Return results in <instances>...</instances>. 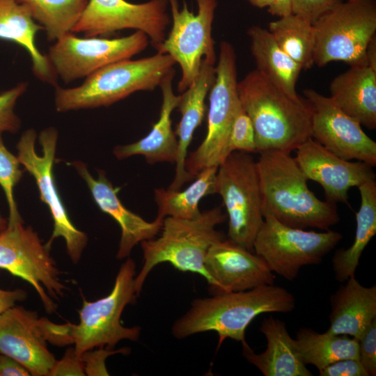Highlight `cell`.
<instances>
[{
  "label": "cell",
  "instance_id": "cell-31",
  "mask_svg": "<svg viewBox=\"0 0 376 376\" xmlns=\"http://www.w3.org/2000/svg\"><path fill=\"white\" fill-rule=\"evenodd\" d=\"M268 31L280 48L299 63L302 70L314 63L315 36L313 23L290 14L269 24Z\"/></svg>",
  "mask_w": 376,
  "mask_h": 376
},
{
  "label": "cell",
  "instance_id": "cell-39",
  "mask_svg": "<svg viewBox=\"0 0 376 376\" xmlns=\"http://www.w3.org/2000/svg\"><path fill=\"white\" fill-rule=\"evenodd\" d=\"M84 363L74 349L68 348L61 360L56 361L49 376L85 375Z\"/></svg>",
  "mask_w": 376,
  "mask_h": 376
},
{
  "label": "cell",
  "instance_id": "cell-14",
  "mask_svg": "<svg viewBox=\"0 0 376 376\" xmlns=\"http://www.w3.org/2000/svg\"><path fill=\"white\" fill-rule=\"evenodd\" d=\"M148 37L141 31L118 38H79L67 33L49 47L47 58L65 83L87 77L112 63L129 59L144 50Z\"/></svg>",
  "mask_w": 376,
  "mask_h": 376
},
{
  "label": "cell",
  "instance_id": "cell-4",
  "mask_svg": "<svg viewBox=\"0 0 376 376\" xmlns=\"http://www.w3.org/2000/svg\"><path fill=\"white\" fill-rule=\"evenodd\" d=\"M226 219V214L219 207L201 212L191 219L165 217L160 236L141 242L143 263L135 276L136 295L141 292L152 269L163 263L182 272L201 274L207 282L205 258L214 243L224 239V233L215 227Z\"/></svg>",
  "mask_w": 376,
  "mask_h": 376
},
{
  "label": "cell",
  "instance_id": "cell-25",
  "mask_svg": "<svg viewBox=\"0 0 376 376\" xmlns=\"http://www.w3.org/2000/svg\"><path fill=\"white\" fill-rule=\"evenodd\" d=\"M330 98L347 115L369 130L376 128V71L352 65L329 86Z\"/></svg>",
  "mask_w": 376,
  "mask_h": 376
},
{
  "label": "cell",
  "instance_id": "cell-8",
  "mask_svg": "<svg viewBox=\"0 0 376 376\" xmlns=\"http://www.w3.org/2000/svg\"><path fill=\"white\" fill-rule=\"evenodd\" d=\"M216 78L210 90L206 135L186 159L185 167L193 178L208 167H218L230 154L228 143L235 116L241 107L237 91L234 47L221 41Z\"/></svg>",
  "mask_w": 376,
  "mask_h": 376
},
{
  "label": "cell",
  "instance_id": "cell-29",
  "mask_svg": "<svg viewBox=\"0 0 376 376\" xmlns=\"http://www.w3.org/2000/svg\"><path fill=\"white\" fill-rule=\"evenodd\" d=\"M295 342L304 363L314 366L318 371L340 359H359L358 340L346 335L327 331L320 334L309 328H301Z\"/></svg>",
  "mask_w": 376,
  "mask_h": 376
},
{
  "label": "cell",
  "instance_id": "cell-36",
  "mask_svg": "<svg viewBox=\"0 0 376 376\" xmlns=\"http://www.w3.org/2000/svg\"><path fill=\"white\" fill-rule=\"evenodd\" d=\"M359 360L368 376L376 375V319L359 339Z\"/></svg>",
  "mask_w": 376,
  "mask_h": 376
},
{
  "label": "cell",
  "instance_id": "cell-44",
  "mask_svg": "<svg viewBox=\"0 0 376 376\" xmlns=\"http://www.w3.org/2000/svg\"><path fill=\"white\" fill-rule=\"evenodd\" d=\"M366 65L376 71V36L369 41L365 52Z\"/></svg>",
  "mask_w": 376,
  "mask_h": 376
},
{
  "label": "cell",
  "instance_id": "cell-6",
  "mask_svg": "<svg viewBox=\"0 0 376 376\" xmlns=\"http://www.w3.org/2000/svg\"><path fill=\"white\" fill-rule=\"evenodd\" d=\"M135 275V263L127 258L120 266L109 294L93 301L84 299L79 322L63 324L65 345L74 344L75 352L81 356L95 347L113 349L123 340L137 341L141 329L126 327L121 323L125 308L138 296Z\"/></svg>",
  "mask_w": 376,
  "mask_h": 376
},
{
  "label": "cell",
  "instance_id": "cell-9",
  "mask_svg": "<svg viewBox=\"0 0 376 376\" xmlns=\"http://www.w3.org/2000/svg\"><path fill=\"white\" fill-rule=\"evenodd\" d=\"M214 194L223 201L228 221V239L253 251L263 222L256 161L250 153L235 151L218 166Z\"/></svg>",
  "mask_w": 376,
  "mask_h": 376
},
{
  "label": "cell",
  "instance_id": "cell-10",
  "mask_svg": "<svg viewBox=\"0 0 376 376\" xmlns=\"http://www.w3.org/2000/svg\"><path fill=\"white\" fill-rule=\"evenodd\" d=\"M50 250L23 221L8 222L0 233V268L31 285L46 311L53 313L57 305L52 297H63L66 288Z\"/></svg>",
  "mask_w": 376,
  "mask_h": 376
},
{
  "label": "cell",
  "instance_id": "cell-47",
  "mask_svg": "<svg viewBox=\"0 0 376 376\" xmlns=\"http://www.w3.org/2000/svg\"><path fill=\"white\" fill-rule=\"evenodd\" d=\"M347 1H361V0H347Z\"/></svg>",
  "mask_w": 376,
  "mask_h": 376
},
{
  "label": "cell",
  "instance_id": "cell-19",
  "mask_svg": "<svg viewBox=\"0 0 376 376\" xmlns=\"http://www.w3.org/2000/svg\"><path fill=\"white\" fill-rule=\"evenodd\" d=\"M45 318L15 305L0 314V352L15 359L33 376H49L56 361L47 348Z\"/></svg>",
  "mask_w": 376,
  "mask_h": 376
},
{
  "label": "cell",
  "instance_id": "cell-42",
  "mask_svg": "<svg viewBox=\"0 0 376 376\" xmlns=\"http://www.w3.org/2000/svg\"><path fill=\"white\" fill-rule=\"evenodd\" d=\"M27 297V292L22 289L13 290L0 288V314L13 307L18 301H23Z\"/></svg>",
  "mask_w": 376,
  "mask_h": 376
},
{
  "label": "cell",
  "instance_id": "cell-38",
  "mask_svg": "<svg viewBox=\"0 0 376 376\" xmlns=\"http://www.w3.org/2000/svg\"><path fill=\"white\" fill-rule=\"evenodd\" d=\"M99 347L98 350H91L84 352L81 358L84 363V371L87 375H109L105 366V359L111 354L122 352L126 353L127 348L112 351L111 349Z\"/></svg>",
  "mask_w": 376,
  "mask_h": 376
},
{
  "label": "cell",
  "instance_id": "cell-12",
  "mask_svg": "<svg viewBox=\"0 0 376 376\" xmlns=\"http://www.w3.org/2000/svg\"><path fill=\"white\" fill-rule=\"evenodd\" d=\"M36 139L34 130L29 129L23 132L17 145V158L24 169L34 178L40 200L47 205L54 221L53 232L46 244L51 247L56 238L62 237L70 258L76 264L81 257L88 237L72 223L56 185L53 168L58 132L50 127L40 133L41 155L36 151Z\"/></svg>",
  "mask_w": 376,
  "mask_h": 376
},
{
  "label": "cell",
  "instance_id": "cell-41",
  "mask_svg": "<svg viewBox=\"0 0 376 376\" xmlns=\"http://www.w3.org/2000/svg\"><path fill=\"white\" fill-rule=\"evenodd\" d=\"M29 371L13 358L0 352V376H29Z\"/></svg>",
  "mask_w": 376,
  "mask_h": 376
},
{
  "label": "cell",
  "instance_id": "cell-15",
  "mask_svg": "<svg viewBox=\"0 0 376 376\" xmlns=\"http://www.w3.org/2000/svg\"><path fill=\"white\" fill-rule=\"evenodd\" d=\"M169 0L133 3L125 0H88L72 33L86 37L107 35L126 29L145 33L157 51L170 24Z\"/></svg>",
  "mask_w": 376,
  "mask_h": 376
},
{
  "label": "cell",
  "instance_id": "cell-3",
  "mask_svg": "<svg viewBox=\"0 0 376 376\" xmlns=\"http://www.w3.org/2000/svg\"><path fill=\"white\" fill-rule=\"evenodd\" d=\"M237 91L254 127L257 152H291L311 138V109L306 100L291 98L256 69L238 81Z\"/></svg>",
  "mask_w": 376,
  "mask_h": 376
},
{
  "label": "cell",
  "instance_id": "cell-7",
  "mask_svg": "<svg viewBox=\"0 0 376 376\" xmlns=\"http://www.w3.org/2000/svg\"><path fill=\"white\" fill-rule=\"evenodd\" d=\"M314 63L322 67L332 61L350 66L366 65L365 52L376 31L375 0L343 1L313 23Z\"/></svg>",
  "mask_w": 376,
  "mask_h": 376
},
{
  "label": "cell",
  "instance_id": "cell-30",
  "mask_svg": "<svg viewBox=\"0 0 376 376\" xmlns=\"http://www.w3.org/2000/svg\"><path fill=\"white\" fill-rule=\"evenodd\" d=\"M218 167H208L196 176L195 180L182 191L155 189L154 199L160 219L166 217L191 219L201 213L198 205L201 199L214 194V181Z\"/></svg>",
  "mask_w": 376,
  "mask_h": 376
},
{
  "label": "cell",
  "instance_id": "cell-11",
  "mask_svg": "<svg viewBox=\"0 0 376 376\" xmlns=\"http://www.w3.org/2000/svg\"><path fill=\"white\" fill-rule=\"evenodd\" d=\"M253 241V252L264 259L269 268L288 281L300 269L319 264L341 240L337 231L306 230L285 225L270 215L263 217Z\"/></svg>",
  "mask_w": 376,
  "mask_h": 376
},
{
  "label": "cell",
  "instance_id": "cell-22",
  "mask_svg": "<svg viewBox=\"0 0 376 376\" xmlns=\"http://www.w3.org/2000/svg\"><path fill=\"white\" fill-rule=\"evenodd\" d=\"M175 70L161 82L162 103L158 120L150 132L136 142L119 145L114 148L113 154L120 160L134 155H142L148 164L158 162L175 163L178 155V138L172 129L171 114L177 108L180 95L174 93L173 79Z\"/></svg>",
  "mask_w": 376,
  "mask_h": 376
},
{
  "label": "cell",
  "instance_id": "cell-13",
  "mask_svg": "<svg viewBox=\"0 0 376 376\" xmlns=\"http://www.w3.org/2000/svg\"><path fill=\"white\" fill-rule=\"evenodd\" d=\"M169 1L172 27L157 53L170 55L180 65L182 75L178 91L182 93L197 77L203 59L216 63L212 28L217 0H196V14L188 10L185 3L180 10L178 0Z\"/></svg>",
  "mask_w": 376,
  "mask_h": 376
},
{
  "label": "cell",
  "instance_id": "cell-1",
  "mask_svg": "<svg viewBox=\"0 0 376 376\" xmlns=\"http://www.w3.org/2000/svg\"><path fill=\"white\" fill-rule=\"evenodd\" d=\"M256 166L262 212L290 227L323 230L336 224L340 217L335 204L319 199L290 152H259Z\"/></svg>",
  "mask_w": 376,
  "mask_h": 376
},
{
  "label": "cell",
  "instance_id": "cell-43",
  "mask_svg": "<svg viewBox=\"0 0 376 376\" xmlns=\"http://www.w3.org/2000/svg\"><path fill=\"white\" fill-rule=\"evenodd\" d=\"M292 0H277L276 2L267 9L268 13L279 17L292 14Z\"/></svg>",
  "mask_w": 376,
  "mask_h": 376
},
{
  "label": "cell",
  "instance_id": "cell-32",
  "mask_svg": "<svg viewBox=\"0 0 376 376\" xmlns=\"http://www.w3.org/2000/svg\"><path fill=\"white\" fill-rule=\"evenodd\" d=\"M46 33L49 41H56L72 33L88 0H16Z\"/></svg>",
  "mask_w": 376,
  "mask_h": 376
},
{
  "label": "cell",
  "instance_id": "cell-35",
  "mask_svg": "<svg viewBox=\"0 0 376 376\" xmlns=\"http://www.w3.org/2000/svg\"><path fill=\"white\" fill-rule=\"evenodd\" d=\"M28 84L20 82L0 93V130L16 133L21 127L19 118L14 111L18 98L26 91Z\"/></svg>",
  "mask_w": 376,
  "mask_h": 376
},
{
  "label": "cell",
  "instance_id": "cell-21",
  "mask_svg": "<svg viewBox=\"0 0 376 376\" xmlns=\"http://www.w3.org/2000/svg\"><path fill=\"white\" fill-rule=\"evenodd\" d=\"M216 78L215 67L203 60L198 74L190 86L180 95L177 108L180 120L175 131L178 136V155L174 178L167 189L180 190L182 185L194 178L185 167L187 150L196 129L201 125L205 111V97Z\"/></svg>",
  "mask_w": 376,
  "mask_h": 376
},
{
  "label": "cell",
  "instance_id": "cell-17",
  "mask_svg": "<svg viewBox=\"0 0 376 376\" xmlns=\"http://www.w3.org/2000/svg\"><path fill=\"white\" fill-rule=\"evenodd\" d=\"M204 267L214 295L274 285L276 279L263 258L230 239L209 248Z\"/></svg>",
  "mask_w": 376,
  "mask_h": 376
},
{
  "label": "cell",
  "instance_id": "cell-16",
  "mask_svg": "<svg viewBox=\"0 0 376 376\" xmlns=\"http://www.w3.org/2000/svg\"><path fill=\"white\" fill-rule=\"evenodd\" d=\"M311 109V138L346 160L376 165V142L361 125L343 112L330 98L313 89L303 91Z\"/></svg>",
  "mask_w": 376,
  "mask_h": 376
},
{
  "label": "cell",
  "instance_id": "cell-24",
  "mask_svg": "<svg viewBox=\"0 0 376 376\" xmlns=\"http://www.w3.org/2000/svg\"><path fill=\"white\" fill-rule=\"evenodd\" d=\"M346 281L331 297L330 326L327 331L359 340L376 319V285L365 287L355 276Z\"/></svg>",
  "mask_w": 376,
  "mask_h": 376
},
{
  "label": "cell",
  "instance_id": "cell-46",
  "mask_svg": "<svg viewBox=\"0 0 376 376\" xmlns=\"http://www.w3.org/2000/svg\"><path fill=\"white\" fill-rule=\"evenodd\" d=\"M8 220L3 218L0 213V233L6 228Z\"/></svg>",
  "mask_w": 376,
  "mask_h": 376
},
{
  "label": "cell",
  "instance_id": "cell-26",
  "mask_svg": "<svg viewBox=\"0 0 376 376\" xmlns=\"http://www.w3.org/2000/svg\"><path fill=\"white\" fill-rule=\"evenodd\" d=\"M43 28L29 10L16 0H0V38L17 43L28 52L32 71L40 81L56 86L57 75L47 55L36 44V37Z\"/></svg>",
  "mask_w": 376,
  "mask_h": 376
},
{
  "label": "cell",
  "instance_id": "cell-27",
  "mask_svg": "<svg viewBox=\"0 0 376 376\" xmlns=\"http://www.w3.org/2000/svg\"><path fill=\"white\" fill-rule=\"evenodd\" d=\"M247 34L256 70L289 97L299 99L296 85L302 70L301 65L280 48L267 29L254 25Z\"/></svg>",
  "mask_w": 376,
  "mask_h": 376
},
{
  "label": "cell",
  "instance_id": "cell-18",
  "mask_svg": "<svg viewBox=\"0 0 376 376\" xmlns=\"http://www.w3.org/2000/svg\"><path fill=\"white\" fill-rule=\"evenodd\" d=\"M295 157L307 180L319 183L326 201L347 204L348 191L375 180L373 166L361 161L344 159L310 138L296 150Z\"/></svg>",
  "mask_w": 376,
  "mask_h": 376
},
{
  "label": "cell",
  "instance_id": "cell-37",
  "mask_svg": "<svg viewBox=\"0 0 376 376\" xmlns=\"http://www.w3.org/2000/svg\"><path fill=\"white\" fill-rule=\"evenodd\" d=\"M344 0H292V13L314 23L321 15Z\"/></svg>",
  "mask_w": 376,
  "mask_h": 376
},
{
  "label": "cell",
  "instance_id": "cell-34",
  "mask_svg": "<svg viewBox=\"0 0 376 376\" xmlns=\"http://www.w3.org/2000/svg\"><path fill=\"white\" fill-rule=\"evenodd\" d=\"M228 149L229 153L235 151L257 152L254 127L251 118L242 105L235 116L230 128Z\"/></svg>",
  "mask_w": 376,
  "mask_h": 376
},
{
  "label": "cell",
  "instance_id": "cell-45",
  "mask_svg": "<svg viewBox=\"0 0 376 376\" xmlns=\"http://www.w3.org/2000/svg\"><path fill=\"white\" fill-rule=\"evenodd\" d=\"M252 6L258 8H270L272 7L277 0H246Z\"/></svg>",
  "mask_w": 376,
  "mask_h": 376
},
{
  "label": "cell",
  "instance_id": "cell-28",
  "mask_svg": "<svg viewBox=\"0 0 376 376\" xmlns=\"http://www.w3.org/2000/svg\"><path fill=\"white\" fill-rule=\"evenodd\" d=\"M361 203L356 213V231L352 244L346 249L336 251L332 265L336 279L346 281L354 276L361 256L376 234V182L368 181L357 187Z\"/></svg>",
  "mask_w": 376,
  "mask_h": 376
},
{
  "label": "cell",
  "instance_id": "cell-33",
  "mask_svg": "<svg viewBox=\"0 0 376 376\" xmlns=\"http://www.w3.org/2000/svg\"><path fill=\"white\" fill-rule=\"evenodd\" d=\"M0 130V185L3 189L9 210L8 222L22 221L14 197V188L22 177L23 170L17 156L5 146Z\"/></svg>",
  "mask_w": 376,
  "mask_h": 376
},
{
  "label": "cell",
  "instance_id": "cell-23",
  "mask_svg": "<svg viewBox=\"0 0 376 376\" xmlns=\"http://www.w3.org/2000/svg\"><path fill=\"white\" fill-rule=\"evenodd\" d=\"M260 331L266 338V350L256 354L244 341L242 343V354L265 376L313 375L304 363L295 339L288 334L284 322L269 316L263 320Z\"/></svg>",
  "mask_w": 376,
  "mask_h": 376
},
{
  "label": "cell",
  "instance_id": "cell-40",
  "mask_svg": "<svg viewBox=\"0 0 376 376\" xmlns=\"http://www.w3.org/2000/svg\"><path fill=\"white\" fill-rule=\"evenodd\" d=\"M320 376H368L359 359H344L319 370Z\"/></svg>",
  "mask_w": 376,
  "mask_h": 376
},
{
  "label": "cell",
  "instance_id": "cell-20",
  "mask_svg": "<svg viewBox=\"0 0 376 376\" xmlns=\"http://www.w3.org/2000/svg\"><path fill=\"white\" fill-rule=\"evenodd\" d=\"M86 182L95 203L100 210L110 215L121 230L116 258L128 257L133 248L143 241L154 238L161 230L163 219L157 217L147 221L127 209L118 197V189L113 187L104 171L99 170L97 178H93L86 164L79 161L71 163Z\"/></svg>",
  "mask_w": 376,
  "mask_h": 376
},
{
  "label": "cell",
  "instance_id": "cell-5",
  "mask_svg": "<svg viewBox=\"0 0 376 376\" xmlns=\"http://www.w3.org/2000/svg\"><path fill=\"white\" fill-rule=\"evenodd\" d=\"M173 58L157 53L136 60L109 64L75 88L56 86L55 107L58 112L108 107L139 91L155 90L174 70Z\"/></svg>",
  "mask_w": 376,
  "mask_h": 376
},
{
  "label": "cell",
  "instance_id": "cell-2",
  "mask_svg": "<svg viewBox=\"0 0 376 376\" xmlns=\"http://www.w3.org/2000/svg\"><path fill=\"white\" fill-rule=\"evenodd\" d=\"M295 308L294 296L274 285L215 294L193 300L188 311L173 324L172 334L181 339L213 331L219 336L218 347L228 338L243 343L248 325L258 315L289 313Z\"/></svg>",
  "mask_w": 376,
  "mask_h": 376
}]
</instances>
